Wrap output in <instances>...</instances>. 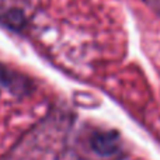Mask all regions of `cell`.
Here are the masks:
<instances>
[{"mask_svg":"<svg viewBox=\"0 0 160 160\" xmlns=\"http://www.w3.org/2000/svg\"><path fill=\"white\" fill-rule=\"evenodd\" d=\"M90 146L97 155L108 158L119 150L118 136L114 132H97L91 136Z\"/></svg>","mask_w":160,"mask_h":160,"instance_id":"obj_1","label":"cell"}]
</instances>
